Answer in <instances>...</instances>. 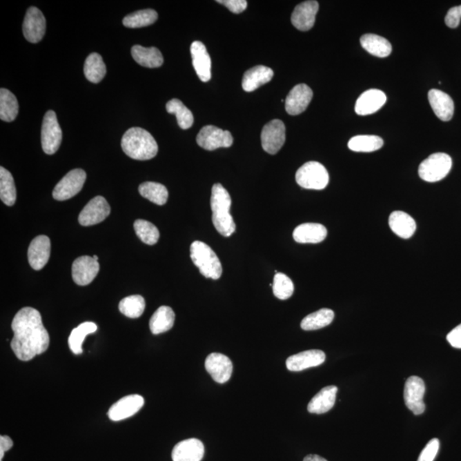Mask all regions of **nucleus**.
<instances>
[{
    "mask_svg": "<svg viewBox=\"0 0 461 461\" xmlns=\"http://www.w3.org/2000/svg\"><path fill=\"white\" fill-rule=\"evenodd\" d=\"M12 328L14 337L10 346L21 361H30L48 351L49 333L43 325L41 313L35 308L26 307L17 312Z\"/></svg>",
    "mask_w": 461,
    "mask_h": 461,
    "instance_id": "1",
    "label": "nucleus"
},
{
    "mask_svg": "<svg viewBox=\"0 0 461 461\" xmlns=\"http://www.w3.org/2000/svg\"><path fill=\"white\" fill-rule=\"evenodd\" d=\"M210 205L215 229L222 236H232L236 230L235 222L230 214L232 199L221 184H215L212 187Z\"/></svg>",
    "mask_w": 461,
    "mask_h": 461,
    "instance_id": "2",
    "label": "nucleus"
},
{
    "mask_svg": "<svg viewBox=\"0 0 461 461\" xmlns=\"http://www.w3.org/2000/svg\"><path fill=\"white\" fill-rule=\"evenodd\" d=\"M121 148L127 156L139 161L153 159L158 153L157 143L153 136L140 128H132L124 133Z\"/></svg>",
    "mask_w": 461,
    "mask_h": 461,
    "instance_id": "3",
    "label": "nucleus"
},
{
    "mask_svg": "<svg viewBox=\"0 0 461 461\" xmlns=\"http://www.w3.org/2000/svg\"><path fill=\"white\" fill-rule=\"evenodd\" d=\"M190 258L205 278L219 279L222 275L221 261L208 244L195 241L190 246Z\"/></svg>",
    "mask_w": 461,
    "mask_h": 461,
    "instance_id": "4",
    "label": "nucleus"
},
{
    "mask_svg": "<svg viewBox=\"0 0 461 461\" xmlns=\"http://www.w3.org/2000/svg\"><path fill=\"white\" fill-rule=\"evenodd\" d=\"M296 181L302 188L323 190L328 185L329 174L322 164L308 161L298 169Z\"/></svg>",
    "mask_w": 461,
    "mask_h": 461,
    "instance_id": "5",
    "label": "nucleus"
},
{
    "mask_svg": "<svg viewBox=\"0 0 461 461\" xmlns=\"http://www.w3.org/2000/svg\"><path fill=\"white\" fill-rule=\"evenodd\" d=\"M452 164V158L448 154H432L420 164V177L426 182H440L449 175Z\"/></svg>",
    "mask_w": 461,
    "mask_h": 461,
    "instance_id": "6",
    "label": "nucleus"
},
{
    "mask_svg": "<svg viewBox=\"0 0 461 461\" xmlns=\"http://www.w3.org/2000/svg\"><path fill=\"white\" fill-rule=\"evenodd\" d=\"M63 132L57 115L53 110H48L43 120L41 128V145L44 153L53 155L59 150L62 143Z\"/></svg>",
    "mask_w": 461,
    "mask_h": 461,
    "instance_id": "7",
    "label": "nucleus"
},
{
    "mask_svg": "<svg viewBox=\"0 0 461 461\" xmlns=\"http://www.w3.org/2000/svg\"><path fill=\"white\" fill-rule=\"evenodd\" d=\"M86 174L83 169L71 170L57 184L52 196L57 201H66L77 195L86 182Z\"/></svg>",
    "mask_w": 461,
    "mask_h": 461,
    "instance_id": "8",
    "label": "nucleus"
},
{
    "mask_svg": "<svg viewBox=\"0 0 461 461\" xmlns=\"http://www.w3.org/2000/svg\"><path fill=\"white\" fill-rule=\"evenodd\" d=\"M197 145L207 150L228 148L233 144V138L229 131L215 127L205 126L197 136Z\"/></svg>",
    "mask_w": 461,
    "mask_h": 461,
    "instance_id": "9",
    "label": "nucleus"
},
{
    "mask_svg": "<svg viewBox=\"0 0 461 461\" xmlns=\"http://www.w3.org/2000/svg\"><path fill=\"white\" fill-rule=\"evenodd\" d=\"M262 148L268 154L278 153L286 142V126L282 121L275 119L269 121L262 128Z\"/></svg>",
    "mask_w": 461,
    "mask_h": 461,
    "instance_id": "10",
    "label": "nucleus"
},
{
    "mask_svg": "<svg viewBox=\"0 0 461 461\" xmlns=\"http://www.w3.org/2000/svg\"><path fill=\"white\" fill-rule=\"evenodd\" d=\"M426 385L421 377H410L406 380L404 388V400L406 408L412 411L414 415H420L426 410L424 395Z\"/></svg>",
    "mask_w": 461,
    "mask_h": 461,
    "instance_id": "11",
    "label": "nucleus"
},
{
    "mask_svg": "<svg viewBox=\"0 0 461 461\" xmlns=\"http://www.w3.org/2000/svg\"><path fill=\"white\" fill-rule=\"evenodd\" d=\"M110 214V207L106 198L98 196L86 205L79 215L78 221L84 226L97 225L104 222Z\"/></svg>",
    "mask_w": 461,
    "mask_h": 461,
    "instance_id": "12",
    "label": "nucleus"
},
{
    "mask_svg": "<svg viewBox=\"0 0 461 461\" xmlns=\"http://www.w3.org/2000/svg\"><path fill=\"white\" fill-rule=\"evenodd\" d=\"M46 21L43 13L36 7H30L25 16L23 32L24 37L31 43L41 41L46 34Z\"/></svg>",
    "mask_w": 461,
    "mask_h": 461,
    "instance_id": "13",
    "label": "nucleus"
},
{
    "mask_svg": "<svg viewBox=\"0 0 461 461\" xmlns=\"http://www.w3.org/2000/svg\"><path fill=\"white\" fill-rule=\"evenodd\" d=\"M99 268V262L95 258L88 255L78 257L72 265V278L78 286H88L98 275Z\"/></svg>",
    "mask_w": 461,
    "mask_h": 461,
    "instance_id": "14",
    "label": "nucleus"
},
{
    "mask_svg": "<svg viewBox=\"0 0 461 461\" xmlns=\"http://www.w3.org/2000/svg\"><path fill=\"white\" fill-rule=\"evenodd\" d=\"M145 404V400L139 395H130L119 400L108 412L112 421H121L130 418L139 411Z\"/></svg>",
    "mask_w": 461,
    "mask_h": 461,
    "instance_id": "15",
    "label": "nucleus"
},
{
    "mask_svg": "<svg viewBox=\"0 0 461 461\" xmlns=\"http://www.w3.org/2000/svg\"><path fill=\"white\" fill-rule=\"evenodd\" d=\"M205 369L219 384L226 383L232 376L233 363L225 355L212 353L205 361Z\"/></svg>",
    "mask_w": 461,
    "mask_h": 461,
    "instance_id": "16",
    "label": "nucleus"
},
{
    "mask_svg": "<svg viewBox=\"0 0 461 461\" xmlns=\"http://www.w3.org/2000/svg\"><path fill=\"white\" fill-rule=\"evenodd\" d=\"M313 91L306 84L295 86L286 97L284 104L287 113L291 115H300L307 110L313 99Z\"/></svg>",
    "mask_w": 461,
    "mask_h": 461,
    "instance_id": "17",
    "label": "nucleus"
},
{
    "mask_svg": "<svg viewBox=\"0 0 461 461\" xmlns=\"http://www.w3.org/2000/svg\"><path fill=\"white\" fill-rule=\"evenodd\" d=\"M319 10L317 1H305L299 3L291 15V23L300 31L311 30L315 23V17Z\"/></svg>",
    "mask_w": 461,
    "mask_h": 461,
    "instance_id": "18",
    "label": "nucleus"
},
{
    "mask_svg": "<svg viewBox=\"0 0 461 461\" xmlns=\"http://www.w3.org/2000/svg\"><path fill=\"white\" fill-rule=\"evenodd\" d=\"M326 361V354L319 349L298 353L287 359L286 367L291 372H301L305 369L315 367Z\"/></svg>",
    "mask_w": 461,
    "mask_h": 461,
    "instance_id": "19",
    "label": "nucleus"
},
{
    "mask_svg": "<svg viewBox=\"0 0 461 461\" xmlns=\"http://www.w3.org/2000/svg\"><path fill=\"white\" fill-rule=\"evenodd\" d=\"M50 255V241L48 236L36 237L28 248V257L31 268L39 271L48 264Z\"/></svg>",
    "mask_w": 461,
    "mask_h": 461,
    "instance_id": "20",
    "label": "nucleus"
},
{
    "mask_svg": "<svg viewBox=\"0 0 461 461\" xmlns=\"http://www.w3.org/2000/svg\"><path fill=\"white\" fill-rule=\"evenodd\" d=\"M386 95L380 90H367L356 101L355 112L359 115H372L380 110L386 103Z\"/></svg>",
    "mask_w": 461,
    "mask_h": 461,
    "instance_id": "21",
    "label": "nucleus"
},
{
    "mask_svg": "<svg viewBox=\"0 0 461 461\" xmlns=\"http://www.w3.org/2000/svg\"><path fill=\"white\" fill-rule=\"evenodd\" d=\"M193 64L197 77L203 82H208L211 79V59L210 54L203 43L194 41L190 46Z\"/></svg>",
    "mask_w": 461,
    "mask_h": 461,
    "instance_id": "22",
    "label": "nucleus"
},
{
    "mask_svg": "<svg viewBox=\"0 0 461 461\" xmlns=\"http://www.w3.org/2000/svg\"><path fill=\"white\" fill-rule=\"evenodd\" d=\"M204 455V444L196 438L179 442L172 452L173 461H201Z\"/></svg>",
    "mask_w": 461,
    "mask_h": 461,
    "instance_id": "23",
    "label": "nucleus"
},
{
    "mask_svg": "<svg viewBox=\"0 0 461 461\" xmlns=\"http://www.w3.org/2000/svg\"><path fill=\"white\" fill-rule=\"evenodd\" d=\"M429 102L432 110L441 121L451 120L455 112V104L451 97L438 89H431L428 93Z\"/></svg>",
    "mask_w": 461,
    "mask_h": 461,
    "instance_id": "24",
    "label": "nucleus"
},
{
    "mask_svg": "<svg viewBox=\"0 0 461 461\" xmlns=\"http://www.w3.org/2000/svg\"><path fill=\"white\" fill-rule=\"evenodd\" d=\"M327 229L319 223H304L293 232V239L299 244H319L326 239Z\"/></svg>",
    "mask_w": 461,
    "mask_h": 461,
    "instance_id": "25",
    "label": "nucleus"
},
{
    "mask_svg": "<svg viewBox=\"0 0 461 461\" xmlns=\"http://www.w3.org/2000/svg\"><path fill=\"white\" fill-rule=\"evenodd\" d=\"M273 77L272 68L257 66L251 68L244 75L242 86L247 92H254L262 85L271 81Z\"/></svg>",
    "mask_w": 461,
    "mask_h": 461,
    "instance_id": "26",
    "label": "nucleus"
},
{
    "mask_svg": "<svg viewBox=\"0 0 461 461\" xmlns=\"http://www.w3.org/2000/svg\"><path fill=\"white\" fill-rule=\"evenodd\" d=\"M389 225L392 232L402 239H408L415 233V221L409 214L403 211H394L389 218Z\"/></svg>",
    "mask_w": 461,
    "mask_h": 461,
    "instance_id": "27",
    "label": "nucleus"
},
{
    "mask_svg": "<svg viewBox=\"0 0 461 461\" xmlns=\"http://www.w3.org/2000/svg\"><path fill=\"white\" fill-rule=\"evenodd\" d=\"M337 393V387L336 386L323 388L318 394L313 396L311 402L308 403V411L315 414H322L330 411L336 402Z\"/></svg>",
    "mask_w": 461,
    "mask_h": 461,
    "instance_id": "28",
    "label": "nucleus"
},
{
    "mask_svg": "<svg viewBox=\"0 0 461 461\" xmlns=\"http://www.w3.org/2000/svg\"><path fill=\"white\" fill-rule=\"evenodd\" d=\"M132 56L136 63L146 68H159L163 66L164 57L159 50L156 48H143L135 46L132 48Z\"/></svg>",
    "mask_w": 461,
    "mask_h": 461,
    "instance_id": "29",
    "label": "nucleus"
},
{
    "mask_svg": "<svg viewBox=\"0 0 461 461\" xmlns=\"http://www.w3.org/2000/svg\"><path fill=\"white\" fill-rule=\"evenodd\" d=\"M175 313L170 307L161 306L150 320V329L154 335L166 333L174 326Z\"/></svg>",
    "mask_w": 461,
    "mask_h": 461,
    "instance_id": "30",
    "label": "nucleus"
},
{
    "mask_svg": "<svg viewBox=\"0 0 461 461\" xmlns=\"http://www.w3.org/2000/svg\"><path fill=\"white\" fill-rule=\"evenodd\" d=\"M361 44L366 52L377 57H386L390 56L392 52L391 43L377 35H364L361 38Z\"/></svg>",
    "mask_w": 461,
    "mask_h": 461,
    "instance_id": "31",
    "label": "nucleus"
},
{
    "mask_svg": "<svg viewBox=\"0 0 461 461\" xmlns=\"http://www.w3.org/2000/svg\"><path fill=\"white\" fill-rule=\"evenodd\" d=\"M334 312L329 308H322L306 316L302 320L301 327L304 331H315L329 326L334 320Z\"/></svg>",
    "mask_w": 461,
    "mask_h": 461,
    "instance_id": "32",
    "label": "nucleus"
},
{
    "mask_svg": "<svg viewBox=\"0 0 461 461\" xmlns=\"http://www.w3.org/2000/svg\"><path fill=\"white\" fill-rule=\"evenodd\" d=\"M106 66L99 53H92L86 59L84 66L85 77L89 81L99 83L106 75Z\"/></svg>",
    "mask_w": 461,
    "mask_h": 461,
    "instance_id": "33",
    "label": "nucleus"
},
{
    "mask_svg": "<svg viewBox=\"0 0 461 461\" xmlns=\"http://www.w3.org/2000/svg\"><path fill=\"white\" fill-rule=\"evenodd\" d=\"M19 110L16 96L9 90H0V119L10 122L15 120Z\"/></svg>",
    "mask_w": 461,
    "mask_h": 461,
    "instance_id": "34",
    "label": "nucleus"
},
{
    "mask_svg": "<svg viewBox=\"0 0 461 461\" xmlns=\"http://www.w3.org/2000/svg\"><path fill=\"white\" fill-rule=\"evenodd\" d=\"M384 140L375 135H358L349 140V148L355 153H373L382 148Z\"/></svg>",
    "mask_w": 461,
    "mask_h": 461,
    "instance_id": "35",
    "label": "nucleus"
},
{
    "mask_svg": "<svg viewBox=\"0 0 461 461\" xmlns=\"http://www.w3.org/2000/svg\"><path fill=\"white\" fill-rule=\"evenodd\" d=\"M0 198L7 206H13L17 200V189L13 176L3 167L0 168Z\"/></svg>",
    "mask_w": 461,
    "mask_h": 461,
    "instance_id": "36",
    "label": "nucleus"
},
{
    "mask_svg": "<svg viewBox=\"0 0 461 461\" xmlns=\"http://www.w3.org/2000/svg\"><path fill=\"white\" fill-rule=\"evenodd\" d=\"M140 195L157 205H164L168 198V189L157 182H145L139 187Z\"/></svg>",
    "mask_w": 461,
    "mask_h": 461,
    "instance_id": "37",
    "label": "nucleus"
},
{
    "mask_svg": "<svg viewBox=\"0 0 461 461\" xmlns=\"http://www.w3.org/2000/svg\"><path fill=\"white\" fill-rule=\"evenodd\" d=\"M166 110L169 114L176 115L179 128L186 130L193 125L194 117L188 108L181 100L173 99L166 104Z\"/></svg>",
    "mask_w": 461,
    "mask_h": 461,
    "instance_id": "38",
    "label": "nucleus"
},
{
    "mask_svg": "<svg viewBox=\"0 0 461 461\" xmlns=\"http://www.w3.org/2000/svg\"><path fill=\"white\" fill-rule=\"evenodd\" d=\"M98 330L95 323L84 322L81 324L71 331L70 336L68 337V345L71 351L75 355H81L82 353V344L88 335L95 333Z\"/></svg>",
    "mask_w": 461,
    "mask_h": 461,
    "instance_id": "39",
    "label": "nucleus"
},
{
    "mask_svg": "<svg viewBox=\"0 0 461 461\" xmlns=\"http://www.w3.org/2000/svg\"><path fill=\"white\" fill-rule=\"evenodd\" d=\"M157 18L158 14L156 10H141L125 17L122 23L129 28H143L156 23Z\"/></svg>",
    "mask_w": 461,
    "mask_h": 461,
    "instance_id": "40",
    "label": "nucleus"
},
{
    "mask_svg": "<svg viewBox=\"0 0 461 461\" xmlns=\"http://www.w3.org/2000/svg\"><path fill=\"white\" fill-rule=\"evenodd\" d=\"M146 308V301L139 295H133L122 299L119 304V311L125 316L137 319L143 315Z\"/></svg>",
    "mask_w": 461,
    "mask_h": 461,
    "instance_id": "41",
    "label": "nucleus"
},
{
    "mask_svg": "<svg viewBox=\"0 0 461 461\" xmlns=\"http://www.w3.org/2000/svg\"><path fill=\"white\" fill-rule=\"evenodd\" d=\"M135 230L137 236L143 241L144 243L154 246L159 240L160 233L156 226L145 219H137L135 222Z\"/></svg>",
    "mask_w": 461,
    "mask_h": 461,
    "instance_id": "42",
    "label": "nucleus"
},
{
    "mask_svg": "<svg viewBox=\"0 0 461 461\" xmlns=\"http://www.w3.org/2000/svg\"><path fill=\"white\" fill-rule=\"evenodd\" d=\"M272 287L273 294L280 300H287L294 293L293 280L282 273H276Z\"/></svg>",
    "mask_w": 461,
    "mask_h": 461,
    "instance_id": "43",
    "label": "nucleus"
},
{
    "mask_svg": "<svg viewBox=\"0 0 461 461\" xmlns=\"http://www.w3.org/2000/svg\"><path fill=\"white\" fill-rule=\"evenodd\" d=\"M439 447H440V442L438 439H432L421 452L418 461H434L438 455Z\"/></svg>",
    "mask_w": 461,
    "mask_h": 461,
    "instance_id": "44",
    "label": "nucleus"
},
{
    "mask_svg": "<svg viewBox=\"0 0 461 461\" xmlns=\"http://www.w3.org/2000/svg\"><path fill=\"white\" fill-rule=\"evenodd\" d=\"M217 3L225 6L230 12L235 14L242 13L248 6L246 0H218Z\"/></svg>",
    "mask_w": 461,
    "mask_h": 461,
    "instance_id": "45",
    "label": "nucleus"
},
{
    "mask_svg": "<svg viewBox=\"0 0 461 461\" xmlns=\"http://www.w3.org/2000/svg\"><path fill=\"white\" fill-rule=\"evenodd\" d=\"M461 20V6L453 7L447 13L445 23L447 26L455 28L459 26Z\"/></svg>",
    "mask_w": 461,
    "mask_h": 461,
    "instance_id": "46",
    "label": "nucleus"
},
{
    "mask_svg": "<svg viewBox=\"0 0 461 461\" xmlns=\"http://www.w3.org/2000/svg\"><path fill=\"white\" fill-rule=\"evenodd\" d=\"M447 340L453 348L461 349V324L450 331L447 336Z\"/></svg>",
    "mask_w": 461,
    "mask_h": 461,
    "instance_id": "47",
    "label": "nucleus"
},
{
    "mask_svg": "<svg viewBox=\"0 0 461 461\" xmlns=\"http://www.w3.org/2000/svg\"><path fill=\"white\" fill-rule=\"evenodd\" d=\"M13 446V441L7 435H1L0 437V461L3 460L5 453L12 449Z\"/></svg>",
    "mask_w": 461,
    "mask_h": 461,
    "instance_id": "48",
    "label": "nucleus"
},
{
    "mask_svg": "<svg viewBox=\"0 0 461 461\" xmlns=\"http://www.w3.org/2000/svg\"><path fill=\"white\" fill-rule=\"evenodd\" d=\"M304 461H327L326 459L322 458L319 455H309L306 456Z\"/></svg>",
    "mask_w": 461,
    "mask_h": 461,
    "instance_id": "49",
    "label": "nucleus"
},
{
    "mask_svg": "<svg viewBox=\"0 0 461 461\" xmlns=\"http://www.w3.org/2000/svg\"><path fill=\"white\" fill-rule=\"evenodd\" d=\"M93 258H95L96 261L99 262V257H97V255H95V257H93Z\"/></svg>",
    "mask_w": 461,
    "mask_h": 461,
    "instance_id": "50",
    "label": "nucleus"
}]
</instances>
